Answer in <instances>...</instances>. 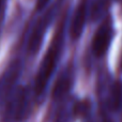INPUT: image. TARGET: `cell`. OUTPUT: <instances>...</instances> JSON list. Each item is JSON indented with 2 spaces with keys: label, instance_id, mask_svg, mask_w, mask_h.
Instances as JSON below:
<instances>
[{
  "label": "cell",
  "instance_id": "4",
  "mask_svg": "<svg viewBox=\"0 0 122 122\" xmlns=\"http://www.w3.org/2000/svg\"><path fill=\"white\" fill-rule=\"evenodd\" d=\"M88 110V105L72 97L71 93L58 101V107L54 115L53 122H75L78 117Z\"/></svg>",
  "mask_w": 122,
  "mask_h": 122
},
{
  "label": "cell",
  "instance_id": "5",
  "mask_svg": "<svg viewBox=\"0 0 122 122\" xmlns=\"http://www.w3.org/2000/svg\"><path fill=\"white\" fill-rule=\"evenodd\" d=\"M115 34L114 21L110 15H105L101 19L99 27L95 31L91 43L92 53L95 57H103L112 44Z\"/></svg>",
  "mask_w": 122,
  "mask_h": 122
},
{
  "label": "cell",
  "instance_id": "3",
  "mask_svg": "<svg viewBox=\"0 0 122 122\" xmlns=\"http://www.w3.org/2000/svg\"><path fill=\"white\" fill-rule=\"evenodd\" d=\"M61 8H62V0L55 1L53 4L47 6L45 12L42 13L40 17L36 19V21L33 24L27 42V51L29 55L34 56L40 51L47 30L54 23Z\"/></svg>",
  "mask_w": 122,
  "mask_h": 122
},
{
  "label": "cell",
  "instance_id": "8",
  "mask_svg": "<svg viewBox=\"0 0 122 122\" xmlns=\"http://www.w3.org/2000/svg\"><path fill=\"white\" fill-rule=\"evenodd\" d=\"M90 0H79L75 11L73 13L71 23H70V36L72 40L76 41L81 36L88 19V10Z\"/></svg>",
  "mask_w": 122,
  "mask_h": 122
},
{
  "label": "cell",
  "instance_id": "2",
  "mask_svg": "<svg viewBox=\"0 0 122 122\" xmlns=\"http://www.w3.org/2000/svg\"><path fill=\"white\" fill-rule=\"evenodd\" d=\"M2 122H23L31 107V91L27 86L17 85L4 101Z\"/></svg>",
  "mask_w": 122,
  "mask_h": 122
},
{
  "label": "cell",
  "instance_id": "6",
  "mask_svg": "<svg viewBox=\"0 0 122 122\" xmlns=\"http://www.w3.org/2000/svg\"><path fill=\"white\" fill-rule=\"evenodd\" d=\"M23 72V62L20 59L12 60L0 76V103H4L13 89L17 86Z\"/></svg>",
  "mask_w": 122,
  "mask_h": 122
},
{
  "label": "cell",
  "instance_id": "9",
  "mask_svg": "<svg viewBox=\"0 0 122 122\" xmlns=\"http://www.w3.org/2000/svg\"><path fill=\"white\" fill-rule=\"evenodd\" d=\"M106 106L110 112H118L122 108V82L120 80L112 82L108 89Z\"/></svg>",
  "mask_w": 122,
  "mask_h": 122
},
{
  "label": "cell",
  "instance_id": "1",
  "mask_svg": "<svg viewBox=\"0 0 122 122\" xmlns=\"http://www.w3.org/2000/svg\"><path fill=\"white\" fill-rule=\"evenodd\" d=\"M65 28H66V14H64L61 18L48 49L45 53L36 72L33 86V92L36 97H40L45 92L46 87L48 86L49 80L53 77L54 72L61 58L63 45H64Z\"/></svg>",
  "mask_w": 122,
  "mask_h": 122
},
{
  "label": "cell",
  "instance_id": "14",
  "mask_svg": "<svg viewBox=\"0 0 122 122\" xmlns=\"http://www.w3.org/2000/svg\"><path fill=\"white\" fill-rule=\"evenodd\" d=\"M121 69H122V61H121Z\"/></svg>",
  "mask_w": 122,
  "mask_h": 122
},
{
  "label": "cell",
  "instance_id": "10",
  "mask_svg": "<svg viewBox=\"0 0 122 122\" xmlns=\"http://www.w3.org/2000/svg\"><path fill=\"white\" fill-rule=\"evenodd\" d=\"M112 0H93L89 3L88 17L92 21L101 20L105 15H107V11L112 4Z\"/></svg>",
  "mask_w": 122,
  "mask_h": 122
},
{
  "label": "cell",
  "instance_id": "7",
  "mask_svg": "<svg viewBox=\"0 0 122 122\" xmlns=\"http://www.w3.org/2000/svg\"><path fill=\"white\" fill-rule=\"evenodd\" d=\"M74 76H75L74 65L72 63H69L59 73L53 87L51 97H53L54 101L58 102L70 94L74 84Z\"/></svg>",
  "mask_w": 122,
  "mask_h": 122
},
{
  "label": "cell",
  "instance_id": "11",
  "mask_svg": "<svg viewBox=\"0 0 122 122\" xmlns=\"http://www.w3.org/2000/svg\"><path fill=\"white\" fill-rule=\"evenodd\" d=\"M51 0H36V10L38 11H44L45 9L48 6Z\"/></svg>",
  "mask_w": 122,
  "mask_h": 122
},
{
  "label": "cell",
  "instance_id": "12",
  "mask_svg": "<svg viewBox=\"0 0 122 122\" xmlns=\"http://www.w3.org/2000/svg\"><path fill=\"white\" fill-rule=\"evenodd\" d=\"M101 122H115V121L112 120L107 114H103L102 115V118H101Z\"/></svg>",
  "mask_w": 122,
  "mask_h": 122
},
{
  "label": "cell",
  "instance_id": "13",
  "mask_svg": "<svg viewBox=\"0 0 122 122\" xmlns=\"http://www.w3.org/2000/svg\"><path fill=\"white\" fill-rule=\"evenodd\" d=\"M119 2H120V3H121V5H122V0H119Z\"/></svg>",
  "mask_w": 122,
  "mask_h": 122
}]
</instances>
